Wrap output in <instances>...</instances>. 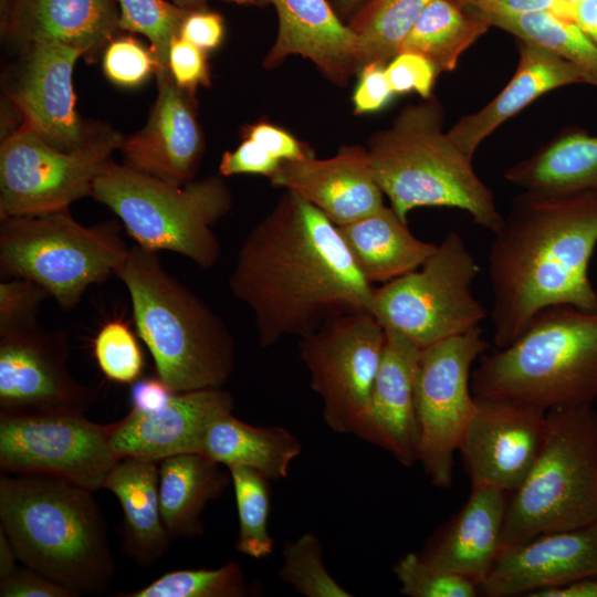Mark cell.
<instances>
[{
	"instance_id": "4dcf8cb0",
	"label": "cell",
	"mask_w": 597,
	"mask_h": 597,
	"mask_svg": "<svg viewBox=\"0 0 597 597\" xmlns=\"http://www.w3.org/2000/svg\"><path fill=\"white\" fill-rule=\"evenodd\" d=\"M504 177L525 191L597 193V136L565 134L510 167Z\"/></svg>"
},
{
	"instance_id": "60d3db41",
	"label": "cell",
	"mask_w": 597,
	"mask_h": 597,
	"mask_svg": "<svg viewBox=\"0 0 597 597\" xmlns=\"http://www.w3.org/2000/svg\"><path fill=\"white\" fill-rule=\"evenodd\" d=\"M102 66L109 82L126 88L144 84L160 71L150 48L147 49L130 35L117 36L108 42L103 51Z\"/></svg>"
},
{
	"instance_id": "ac0fdd59",
	"label": "cell",
	"mask_w": 597,
	"mask_h": 597,
	"mask_svg": "<svg viewBox=\"0 0 597 597\" xmlns=\"http://www.w3.org/2000/svg\"><path fill=\"white\" fill-rule=\"evenodd\" d=\"M233 398L222 388L175 392L159 410H132L107 425L109 442L118 458L160 462L182 453H201L210 426L232 413Z\"/></svg>"
},
{
	"instance_id": "2e32d148",
	"label": "cell",
	"mask_w": 597,
	"mask_h": 597,
	"mask_svg": "<svg viewBox=\"0 0 597 597\" xmlns=\"http://www.w3.org/2000/svg\"><path fill=\"white\" fill-rule=\"evenodd\" d=\"M22 48L8 96L27 127L61 150L76 149L100 128H91L76 111L73 70L85 53L59 41H39Z\"/></svg>"
},
{
	"instance_id": "816d5d0a",
	"label": "cell",
	"mask_w": 597,
	"mask_h": 597,
	"mask_svg": "<svg viewBox=\"0 0 597 597\" xmlns=\"http://www.w3.org/2000/svg\"><path fill=\"white\" fill-rule=\"evenodd\" d=\"M175 391L158 376L137 379L133 383L130 398L133 409L153 412L165 407Z\"/></svg>"
},
{
	"instance_id": "f907efd6",
	"label": "cell",
	"mask_w": 597,
	"mask_h": 597,
	"mask_svg": "<svg viewBox=\"0 0 597 597\" xmlns=\"http://www.w3.org/2000/svg\"><path fill=\"white\" fill-rule=\"evenodd\" d=\"M248 137L281 161L305 158L312 153L291 134L272 124L259 123L248 129Z\"/></svg>"
},
{
	"instance_id": "e0dca14e",
	"label": "cell",
	"mask_w": 597,
	"mask_h": 597,
	"mask_svg": "<svg viewBox=\"0 0 597 597\" xmlns=\"http://www.w3.org/2000/svg\"><path fill=\"white\" fill-rule=\"evenodd\" d=\"M476 398L459 451L472 485L514 492L543 444L547 411L503 398Z\"/></svg>"
},
{
	"instance_id": "b9f144b4",
	"label": "cell",
	"mask_w": 597,
	"mask_h": 597,
	"mask_svg": "<svg viewBox=\"0 0 597 597\" xmlns=\"http://www.w3.org/2000/svg\"><path fill=\"white\" fill-rule=\"evenodd\" d=\"M50 297L38 283L12 277L0 282V334L27 329L39 325L42 303Z\"/></svg>"
},
{
	"instance_id": "74e56055",
	"label": "cell",
	"mask_w": 597,
	"mask_h": 597,
	"mask_svg": "<svg viewBox=\"0 0 597 597\" xmlns=\"http://www.w3.org/2000/svg\"><path fill=\"white\" fill-rule=\"evenodd\" d=\"M279 576L306 597L353 596L326 569L321 542L311 532L284 544L283 565Z\"/></svg>"
},
{
	"instance_id": "6da1fadb",
	"label": "cell",
	"mask_w": 597,
	"mask_h": 597,
	"mask_svg": "<svg viewBox=\"0 0 597 597\" xmlns=\"http://www.w3.org/2000/svg\"><path fill=\"white\" fill-rule=\"evenodd\" d=\"M229 287L252 312L261 347L284 336L301 338L338 315L369 311L375 289L337 227L289 191L243 239Z\"/></svg>"
},
{
	"instance_id": "277c9868",
	"label": "cell",
	"mask_w": 597,
	"mask_h": 597,
	"mask_svg": "<svg viewBox=\"0 0 597 597\" xmlns=\"http://www.w3.org/2000/svg\"><path fill=\"white\" fill-rule=\"evenodd\" d=\"M115 275L157 376L175 392L222 388L235 364V342L222 318L167 272L157 252L130 247Z\"/></svg>"
},
{
	"instance_id": "11a10c76",
	"label": "cell",
	"mask_w": 597,
	"mask_h": 597,
	"mask_svg": "<svg viewBox=\"0 0 597 597\" xmlns=\"http://www.w3.org/2000/svg\"><path fill=\"white\" fill-rule=\"evenodd\" d=\"M17 561L19 559L11 542L0 528V579L9 576L18 567Z\"/></svg>"
},
{
	"instance_id": "7402d4cb",
	"label": "cell",
	"mask_w": 597,
	"mask_h": 597,
	"mask_svg": "<svg viewBox=\"0 0 597 597\" xmlns=\"http://www.w3.org/2000/svg\"><path fill=\"white\" fill-rule=\"evenodd\" d=\"M385 333L368 407L355 436L410 467L418 461L416 377L421 348L396 331Z\"/></svg>"
},
{
	"instance_id": "4fadbf2b",
	"label": "cell",
	"mask_w": 597,
	"mask_h": 597,
	"mask_svg": "<svg viewBox=\"0 0 597 597\" xmlns=\"http://www.w3.org/2000/svg\"><path fill=\"white\" fill-rule=\"evenodd\" d=\"M385 328L369 311L331 318L300 338V357L337 433L356 434L368 407L385 345Z\"/></svg>"
},
{
	"instance_id": "7dc6e473",
	"label": "cell",
	"mask_w": 597,
	"mask_h": 597,
	"mask_svg": "<svg viewBox=\"0 0 597 597\" xmlns=\"http://www.w3.org/2000/svg\"><path fill=\"white\" fill-rule=\"evenodd\" d=\"M461 8L480 14L486 20L492 17L515 15L536 11H548L561 18L573 20V13L561 0H453Z\"/></svg>"
},
{
	"instance_id": "f546056e",
	"label": "cell",
	"mask_w": 597,
	"mask_h": 597,
	"mask_svg": "<svg viewBox=\"0 0 597 597\" xmlns=\"http://www.w3.org/2000/svg\"><path fill=\"white\" fill-rule=\"evenodd\" d=\"M301 451L298 439L285 428L253 426L228 413L208 429L201 454L227 469L245 467L279 480L287 476Z\"/></svg>"
},
{
	"instance_id": "680465c9",
	"label": "cell",
	"mask_w": 597,
	"mask_h": 597,
	"mask_svg": "<svg viewBox=\"0 0 597 597\" xmlns=\"http://www.w3.org/2000/svg\"><path fill=\"white\" fill-rule=\"evenodd\" d=\"M241 6H265L269 3L268 0H222Z\"/></svg>"
},
{
	"instance_id": "83f0119b",
	"label": "cell",
	"mask_w": 597,
	"mask_h": 597,
	"mask_svg": "<svg viewBox=\"0 0 597 597\" xmlns=\"http://www.w3.org/2000/svg\"><path fill=\"white\" fill-rule=\"evenodd\" d=\"M362 275L370 283H387L420 268L437 249L411 233L391 207L353 222L336 226Z\"/></svg>"
},
{
	"instance_id": "bcb514c9",
	"label": "cell",
	"mask_w": 597,
	"mask_h": 597,
	"mask_svg": "<svg viewBox=\"0 0 597 597\" xmlns=\"http://www.w3.org/2000/svg\"><path fill=\"white\" fill-rule=\"evenodd\" d=\"M394 94L386 74V64L370 62L359 70V80L353 95L355 112L363 114L380 111Z\"/></svg>"
},
{
	"instance_id": "3957f363",
	"label": "cell",
	"mask_w": 597,
	"mask_h": 597,
	"mask_svg": "<svg viewBox=\"0 0 597 597\" xmlns=\"http://www.w3.org/2000/svg\"><path fill=\"white\" fill-rule=\"evenodd\" d=\"M0 528L24 566L74 597L109 588L116 564L92 491L51 474L4 472Z\"/></svg>"
},
{
	"instance_id": "c3c4849f",
	"label": "cell",
	"mask_w": 597,
	"mask_h": 597,
	"mask_svg": "<svg viewBox=\"0 0 597 597\" xmlns=\"http://www.w3.org/2000/svg\"><path fill=\"white\" fill-rule=\"evenodd\" d=\"M1 597H74L62 585L27 567H17L0 579Z\"/></svg>"
},
{
	"instance_id": "f35d334b",
	"label": "cell",
	"mask_w": 597,
	"mask_h": 597,
	"mask_svg": "<svg viewBox=\"0 0 597 597\" xmlns=\"http://www.w3.org/2000/svg\"><path fill=\"white\" fill-rule=\"evenodd\" d=\"M400 593L409 597H474L478 585L471 579L431 561L423 554L408 553L392 567Z\"/></svg>"
},
{
	"instance_id": "681fc988",
	"label": "cell",
	"mask_w": 597,
	"mask_h": 597,
	"mask_svg": "<svg viewBox=\"0 0 597 597\" xmlns=\"http://www.w3.org/2000/svg\"><path fill=\"white\" fill-rule=\"evenodd\" d=\"M223 34L222 17L202 9L190 11L179 31L180 38L206 52L218 48L222 42Z\"/></svg>"
},
{
	"instance_id": "d590c367",
	"label": "cell",
	"mask_w": 597,
	"mask_h": 597,
	"mask_svg": "<svg viewBox=\"0 0 597 597\" xmlns=\"http://www.w3.org/2000/svg\"><path fill=\"white\" fill-rule=\"evenodd\" d=\"M248 584L235 561L216 569H179L161 575L149 585L115 597H243Z\"/></svg>"
},
{
	"instance_id": "e575fe53",
	"label": "cell",
	"mask_w": 597,
	"mask_h": 597,
	"mask_svg": "<svg viewBox=\"0 0 597 597\" xmlns=\"http://www.w3.org/2000/svg\"><path fill=\"white\" fill-rule=\"evenodd\" d=\"M228 469L239 516L235 549L251 558H266L274 548L273 538L268 530L271 506L269 479L259 471L245 467Z\"/></svg>"
},
{
	"instance_id": "8fae6325",
	"label": "cell",
	"mask_w": 597,
	"mask_h": 597,
	"mask_svg": "<svg viewBox=\"0 0 597 597\" xmlns=\"http://www.w3.org/2000/svg\"><path fill=\"white\" fill-rule=\"evenodd\" d=\"M123 142L119 133L100 128L83 146L61 150L21 125L0 147V218L67 209L91 196L95 179Z\"/></svg>"
},
{
	"instance_id": "8992f818",
	"label": "cell",
	"mask_w": 597,
	"mask_h": 597,
	"mask_svg": "<svg viewBox=\"0 0 597 597\" xmlns=\"http://www.w3.org/2000/svg\"><path fill=\"white\" fill-rule=\"evenodd\" d=\"M478 398L523 401L545 411L597 399V311L543 310L509 346L484 353L471 374Z\"/></svg>"
},
{
	"instance_id": "91938a15",
	"label": "cell",
	"mask_w": 597,
	"mask_h": 597,
	"mask_svg": "<svg viewBox=\"0 0 597 597\" xmlns=\"http://www.w3.org/2000/svg\"><path fill=\"white\" fill-rule=\"evenodd\" d=\"M565 6L566 8L573 13L574 15V11H575V8L577 7V4L583 1V0H561Z\"/></svg>"
},
{
	"instance_id": "9c48e42d",
	"label": "cell",
	"mask_w": 597,
	"mask_h": 597,
	"mask_svg": "<svg viewBox=\"0 0 597 597\" xmlns=\"http://www.w3.org/2000/svg\"><path fill=\"white\" fill-rule=\"evenodd\" d=\"M128 251L117 221L86 227L69 208L0 218L2 274L38 283L64 311L91 285L116 274Z\"/></svg>"
},
{
	"instance_id": "ee69618b",
	"label": "cell",
	"mask_w": 597,
	"mask_h": 597,
	"mask_svg": "<svg viewBox=\"0 0 597 597\" xmlns=\"http://www.w3.org/2000/svg\"><path fill=\"white\" fill-rule=\"evenodd\" d=\"M167 67L176 85L191 95L210 83L206 51L180 36L169 45Z\"/></svg>"
},
{
	"instance_id": "ffe728a7",
	"label": "cell",
	"mask_w": 597,
	"mask_h": 597,
	"mask_svg": "<svg viewBox=\"0 0 597 597\" xmlns=\"http://www.w3.org/2000/svg\"><path fill=\"white\" fill-rule=\"evenodd\" d=\"M158 95L146 125L124 138V164L174 185L192 180L203 150L192 95L172 81L168 70L156 74Z\"/></svg>"
},
{
	"instance_id": "5b68a950",
	"label": "cell",
	"mask_w": 597,
	"mask_h": 597,
	"mask_svg": "<svg viewBox=\"0 0 597 597\" xmlns=\"http://www.w3.org/2000/svg\"><path fill=\"white\" fill-rule=\"evenodd\" d=\"M367 151L378 186L404 221L420 207H448L492 233L501 224L493 191L474 171L472 157L443 132V111L433 96L404 108Z\"/></svg>"
},
{
	"instance_id": "836d02e7",
	"label": "cell",
	"mask_w": 597,
	"mask_h": 597,
	"mask_svg": "<svg viewBox=\"0 0 597 597\" xmlns=\"http://www.w3.org/2000/svg\"><path fill=\"white\" fill-rule=\"evenodd\" d=\"M433 0H369L348 27L358 39L360 69L398 54L405 36ZM359 69V70H360Z\"/></svg>"
},
{
	"instance_id": "9f6ffc18",
	"label": "cell",
	"mask_w": 597,
	"mask_h": 597,
	"mask_svg": "<svg viewBox=\"0 0 597 597\" xmlns=\"http://www.w3.org/2000/svg\"><path fill=\"white\" fill-rule=\"evenodd\" d=\"M174 4L187 9V10H199L202 9L206 0H168Z\"/></svg>"
},
{
	"instance_id": "603a6c76",
	"label": "cell",
	"mask_w": 597,
	"mask_h": 597,
	"mask_svg": "<svg viewBox=\"0 0 597 597\" xmlns=\"http://www.w3.org/2000/svg\"><path fill=\"white\" fill-rule=\"evenodd\" d=\"M277 14L276 40L264 65L274 67L287 55L311 60L328 80L347 83L359 71L356 34L344 24L326 0H268Z\"/></svg>"
},
{
	"instance_id": "db71d44e",
	"label": "cell",
	"mask_w": 597,
	"mask_h": 597,
	"mask_svg": "<svg viewBox=\"0 0 597 597\" xmlns=\"http://www.w3.org/2000/svg\"><path fill=\"white\" fill-rule=\"evenodd\" d=\"M574 21L597 44V0H583L574 11Z\"/></svg>"
},
{
	"instance_id": "f6af8a7d",
	"label": "cell",
	"mask_w": 597,
	"mask_h": 597,
	"mask_svg": "<svg viewBox=\"0 0 597 597\" xmlns=\"http://www.w3.org/2000/svg\"><path fill=\"white\" fill-rule=\"evenodd\" d=\"M281 164V160L248 137L243 139L235 150L223 154L219 165V172L222 176L252 174L270 178Z\"/></svg>"
},
{
	"instance_id": "7c38bea8",
	"label": "cell",
	"mask_w": 597,
	"mask_h": 597,
	"mask_svg": "<svg viewBox=\"0 0 597 597\" xmlns=\"http://www.w3.org/2000/svg\"><path fill=\"white\" fill-rule=\"evenodd\" d=\"M489 349L482 329L475 327L420 352L416 377L417 458L437 488L451 486L454 453L476 409L471 368Z\"/></svg>"
},
{
	"instance_id": "30bf717a",
	"label": "cell",
	"mask_w": 597,
	"mask_h": 597,
	"mask_svg": "<svg viewBox=\"0 0 597 597\" xmlns=\"http://www.w3.org/2000/svg\"><path fill=\"white\" fill-rule=\"evenodd\" d=\"M479 272L462 237L450 231L420 268L375 287L369 312L422 349L480 327L486 310L472 293Z\"/></svg>"
},
{
	"instance_id": "9a60e30c",
	"label": "cell",
	"mask_w": 597,
	"mask_h": 597,
	"mask_svg": "<svg viewBox=\"0 0 597 597\" xmlns=\"http://www.w3.org/2000/svg\"><path fill=\"white\" fill-rule=\"evenodd\" d=\"M69 354L63 331L0 334V411L85 415L98 395L70 374Z\"/></svg>"
},
{
	"instance_id": "1f68e13d",
	"label": "cell",
	"mask_w": 597,
	"mask_h": 597,
	"mask_svg": "<svg viewBox=\"0 0 597 597\" xmlns=\"http://www.w3.org/2000/svg\"><path fill=\"white\" fill-rule=\"evenodd\" d=\"M491 27L482 15L464 12L453 0H433L399 46L429 60L438 72L453 71L460 56Z\"/></svg>"
},
{
	"instance_id": "d6986e66",
	"label": "cell",
	"mask_w": 597,
	"mask_h": 597,
	"mask_svg": "<svg viewBox=\"0 0 597 597\" xmlns=\"http://www.w3.org/2000/svg\"><path fill=\"white\" fill-rule=\"evenodd\" d=\"M597 575V521L501 549L480 586L490 597L528 596Z\"/></svg>"
},
{
	"instance_id": "8d00e7d4",
	"label": "cell",
	"mask_w": 597,
	"mask_h": 597,
	"mask_svg": "<svg viewBox=\"0 0 597 597\" xmlns=\"http://www.w3.org/2000/svg\"><path fill=\"white\" fill-rule=\"evenodd\" d=\"M116 1L119 6V30L137 32L147 38L160 66L159 72L168 70L169 45L174 38L179 36L180 27L190 10L168 0Z\"/></svg>"
},
{
	"instance_id": "52a82bcc",
	"label": "cell",
	"mask_w": 597,
	"mask_h": 597,
	"mask_svg": "<svg viewBox=\"0 0 597 597\" xmlns=\"http://www.w3.org/2000/svg\"><path fill=\"white\" fill-rule=\"evenodd\" d=\"M91 197L117 216L137 245L176 252L203 269L218 262L220 242L213 227L232 205L220 177L174 185L109 160Z\"/></svg>"
},
{
	"instance_id": "ba28073f",
	"label": "cell",
	"mask_w": 597,
	"mask_h": 597,
	"mask_svg": "<svg viewBox=\"0 0 597 597\" xmlns=\"http://www.w3.org/2000/svg\"><path fill=\"white\" fill-rule=\"evenodd\" d=\"M511 494L501 549L597 521V415L590 405L547 411L541 450Z\"/></svg>"
},
{
	"instance_id": "d4e9b609",
	"label": "cell",
	"mask_w": 597,
	"mask_h": 597,
	"mask_svg": "<svg viewBox=\"0 0 597 597\" xmlns=\"http://www.w3.org/2000/svg\"><path fill=\"white\" fill-rule=\"evenodd\" d=\"M586 84L580 71L548 49L520 40L517 69L506 86L478 112L468 114L448 130L470 157L501 124L543 94L558 87Z\"/></svg>"
},
{
	"instance_id": "7bdbcfd3",
	"label": "cell",
	"mask_w": 597,
	"mask_h": 597,
	"mask_svg": "<svg viewBox=\"0 0 597 597\" xmlns=\"http://www.w3.org/2000/svg\"><path fill=\"white\" fill-rule=\"evenodd\" d=\"M438 70L420 54L400 52L386 65V74L395 94L416 92L423 100L432 96Z\"/></svg>"
},
{
	"instance_id": "d6a6232c",
	"label": "cell",
	"mask_w": 597,
	"mask_h": 597,
	"mask_svg": "<svg viewBox=\"0 0 597 597\" xmlns=\"http://www.w3.org/2000/svg\"><path fill=\"white\" fill-rule=\"evenodd\" d=\"M520 40L548 49L583 74L586 84L597 87V44L573 21L548 11L489 18Z\"/></svg>"
},
{
	"instance_id": "44dd1931",
	"label": "cell",
	"mask_w": 597,
	"mask_h": 597,
	"mask_svg": "<svg viewBox=\"0 0 597 597\" xmlns=\"http://www.w3.org/2000/svg\"><path fill=\"white\" fill-rule=\"evenodd\" d=\"M270 180L316 207L335 226L353 222L385 206L368 151L359 146L341 147L331 158L310 155L282 161Z\"/></svg>"
},
{
	"instance_id": "cb8c5ba5",
	"label": "cell",
	"mask_w": 597,
	"mask_h": 597,
	"mask_svg": "<svg viewBox=\"0 0 597 597\" xmlns=\"http://www.w3.org/2000/svg\"><path fill=\"white\" fill-rule=\"evenodd\" d=\"M119 30L115 0H6L4 31L24 46L59 41L95 57Z\"/></svg>"
},
{
	"instance_id": "4316f807",
	"label": "cell",
	"mask_w": 597,
	"mask_h": 597,
	"mask_svg": "<svg viewBox=\"0 0 597 597\" xmlns=\"http://www.w3.org/2000/svg\"><path fill=\"white\" fill-rule=\"evenodd\" d=\"M157 463L134 457L121 458L103 483L123 510V551L139 567L157 563L174 541L160 515Z\"/></svg>"
},
{
	"instance_id": "484cf974",
	"label": "cell",
	"mask_w": 597,
	"mask_h": 597,
	"mask_svg": "<svg viewBox=\"0 0 597 597\" xmlns=\"http://www.w3.org/2000/svg\"><path fill=\"white\" fill-rule=\"evenodd\" d=\"M509 500L500 489L472 485L460 513L422 554L480 587L501 552Z\"/></svg>"
},
{
	"instance_id": "f5cc1de1",
	"label": "cell",
	"mask_w": 597,
	"mask_h": 597,
	"mask_svg": "<svg viewBox=\"0 0 597 597\" xmlns=\"http://www.w3.org/2000/svg\"><path fill=\"white\" fill-rule=\"evenodd\" d=\"M531 597H597V575L584 577L561 587L544 589Z\"/></svg>"
},
{
	"instance_id": "7a4b0ae2",
	"label": "cell",
	"mask_w": 597,
	"mask_h": 597,
	"mask_svg": "<svg viewBox=\"0 0 597 597\" xmlns=\"http://www.w3.org/2000/svg\"><path fill=\"white\" fill-rule=\"evenodd\" d=\"M597 247V193L516 196L490 245L496 348L512 344L543 310L597 311L588 268Z\"/></svg>"
},
{
	"instance_id": "f1b7e54d",
	"label": "cell",
	"mask_w": 597,
	"mask_h": 597,
	"mask_svg": "<svg viewBox=\"0 0 597 597\" xmlns=\"http://www.w3.org/2000/svg\"><path fill=\"white\" fill-rule=\"evenodd\" d=\"M201 453H182L159 462V506L163 523L175 540L199 536L201 514L232 482L229 469Z\"/></svg>"
},
{
	"instance_id": "5bb4252c",
	"label": "cell",
	"mask_w": 597,
	"mask_h": 597,
	"mask_svg": "<svg viewBox=\"0 0 597 597\" xmlns=\"http://www.w3.org/2000/svg\"><path fill=\"white\" fill-rule=\"evenodd\" d=\"M119 459L107 425L84 413L0 411L3 472L51 474L94 492Z\"/></svg>"
},
{
	"instance_id": "ab89813d",
	"label": "cell",
	"mask_w": 597,
	"mask_h": 597,
	"mask_svg": "<svg viewBox=\"0 0 597 597\" xmlns=\"http://www.w3.org/2000/svg\"><path fill=\"white\" fill-rule=\"evenodd\" d=\"M94 356L102 373L116 383L139 379L144 358L136 336L121 320L105 323L94 338Z\"/></svg>"
},
{
	"instance_id": "6f0895ef",
	"label": "cell",
	"mask_w": 597,
	"mask_h": 597,
	"mask_svg": "<svg viewBox=\"0 0 597 597\" xmlns=\"http://www.w3.org/2000/svg\"><path fill=\"white\" fill-rule=\"evenodd\" d=\"M365 0H335L337 8L343 12L347 13L355 9L358 4Z\"/></svg>"
}]
</instances>
